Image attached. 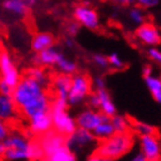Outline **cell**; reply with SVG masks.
I'll list each match as a JSON object with an SVG mask.
<instances>
[{"label":"cell","instance_id":"obj_1","mask_svg":"<svg viewBox=\"0 0 161 161\" xmlns=\"http://www.w3.org/2000/svg\"><path fill=\"white\" fill-rule=\"evenodd\" d=\"M12 97L19 112L28 120L39 113L51 112L52 99L46 87L27 75L14 86Z\"/></svg>","mask_w":161,"mask_h":161},{"label":"cell","instance_id":"obj_2","mask_svg":"<svg viewBox=\"0 0 161 161\" xmlns=\"http://www.w3.org/2000/svg\"><path fill=\"white\" fill-rule=\"evenodd\" d=\"M3 159L8 161L40 160L44 158V152L39 141H30L28 136L20 131H10V134L3 141Z\"/></svg>","mask_w":161,"mask_h":161},{"label":"cell","instance_id":"obj_3","mask_svg":"<svg viewBox=\"0 0 161 161\" xmlns=\"http://www.w3.org/2000/svg\"><path fill=\"white\" fill-rule=\"evenodd\" d=\"M134 146L132 135L127 132H115L111 137L100 141L94 154L98 155L100 160H118L128 154Z\"/></svg>","mask_w":161,"mask_h":161},{"label":"cell","instance_id":"obj_4","mask_svg":"<svg viewBox=\"0 0 161 161\" xmlns=\"http://www.w3.org/2000/svg\"><path fill=\"white\" fill-rule=\"evenodd\" d=\"M39 143L44 152V159L50 161H75L77 155L68 147L67 137L55 130L40 136Z\"/></svg>","mask_w":161,"mask_h":161},{"label":"cell","instance_id":"obj_5","mask_svg":"<svg viewBox=\"0 0 161 161\" xmlns=\"http://www.w3.org/2000/svg\"><path fill=\"white\" fill-rule=\"evenodd\" d=\"M98 139L93 132L86 129L76 128V130L67 136V145L76 155L93 154L97 148Z\"/></svg>","mask_w":161,"mask_h":161},{"label":"cell","instance_id":"obj_6","mask_svg":"<svg viewBox=\"0 0 161 161\" xmlns=\"http://www.w3.org/2000/svg\"><path fill=\"white\" fill-rule=\"evenodd\" d=\"M92 80L85 74L71 75V85L68 93V104L71 106H78L87 100L92 92Z\"/></svg>","mask_w":161,"mask_h":161},{"label":"cell","instance_id":"obj_7","mask_svg":"<svg viewBox=\"0 0 161 161\" xmlns=\"http://www.w3.org/2000/svg\"><path fill=\"white\" fill-rule=\"evenodd\" d=\"M87 101L90 107L96 108L109 118L116 114V106L112 99L111 94L106 90V87L94 89V92L90 94V97L87 98Z\"/></svg>","mask_w":161,"mask_h":161},{"label":"cell","instance_id":"obj_8","mask_svg":"<svg viewBox=\"0 0 161 161\" xmlns=\"http://www.w3.org/2000/svg\"><path fill=\"white\" fill-rule=\"evenodd\" d=\"M51 114H52V120H53V129L59 134L64 136H69L73 134L76 128V119L71 116L68 112V108H51Z\"/></svg>","mask_w":161,"mask_h":161},{"label":"cell","instance_id":"obj_9","mask_svg":"<svg viewBox=\"0 0 161 161\" xmlns=\"http://www.w3.org/2000/svg\"><path fill=\"white\" fill-rule=\"evenodd\" d=\"M20 70L13 57L7 51L0 52V80H5L12 86H15L21 80Z\"/></svg>","mask_w":161,"mask_h":161},{"label":"cell","instance_id":"obj_10","mask_svg":"<svg viewBox=\"0 0 161 161\" xmlns=\"http://www.w3.org/2000/svg\"><path fill=\"white\" fill-rule=\"evenodd\" d=\"M73 14L75 21H77L80 27L96 30L100 25V19L97 10L87 3H78L77 6H75Z\"/></svg>","mask_w":161,"mask_h":161},{"label":"cell","instance_id":"obj_11","mask_svg":"<svg viewBox=\"0 0 161 161\" xmlns=\"http://www.w3.org/2000/svg\"><path fill=\"white\" fill-rule=\"evenodd\" d=\"M135 36L139 43L146 46H158L161 43V32L157 25L153 23L144 22L143 24L138 25L137 30L135 32Z\"/></svg>","mask_w":161,"mask_h":161},{"label":"cell","instance_id":"obj_12","mask_svg":"<svg viewBox=\"0 0 161 161\" xmlns=\"http://www.w3.org/2000/svg\"><path fill=\"white\" fill-rule=\"evenodd\" d=\"M139 148L148 161H158L161 159V142L157 134L141 136Z\"/></svg>","mask_w":161,"mask_h":161},{"label":"cell","instance_id":"obj_13","mask_svg":"<svg viewBox=\"0 0 161 161\" xmlns=\"http://www.w3.org/2000/svg\"><path fill=\"white\" fill-rule=\"evenodd\" d=\"M28 129L32 136H43L53 129V120L51 112H44L29 119Z\"/></svg>","mask_w":161,"mask_h":161},{"label":"cell","instance_id":"obj_14","mask_svg":"<svg viewBox=\"0 0 161 161\" xmlns=\"http://www.w3.org/2000/svg\"><path fill=\"white\" fill-rule=\"evenodd\" d=\"M105 116L106 115L103 114L100 111H98L93 107H89L82 109L75 119H76V123H77L78 128L93 131L94 128L104 120Z\"/></svg>","mask_w":161,"mask_h":161},{"label":"cell","instance_id":"obj_15","mask_svg":"<svg viewBox=\"0 0 161 161\" xmlns=\"http://www.w3.org/2000/svg\"><path fill=\"white\" fill-rule=\"evenodd\" d=\"M17 112H19V108L12 94L0 93V119L9 123L16 119Z\"/></svg>","mask_w":161,"mask_h":161},{"label":"cell","instance_id":"obj_16","mask_svg":"<svg viewBox=\"0 0 161 161\" xmlns=\"http://www.w3.org/2000/svg\"><path fill=\"white\" fill-rule=\"evenodd\" d=\"M61 57H62V53L60 51L52 46L38 52L35 58V62L42 67H54L57 66L58 61Z\"/></svg>","mask_w":161,"mask_h":161},{"label":"cell","instance_id":"obj_17","mask_svg":"<svg viewBox=\"0 0 161 161\" xmlns=\"http://www.w3.org/2000/svg\"><path fill=\"white\" fill-rule=\"evenodd\" d=\"M71 85V75L60 73L52 80V90L55 97L67 99Z\"/></svg>","mask_w":161,"mask_h":161},{"label":"cell","instance_id":"obj_18","mask_svg":"<svg viewBox=\"0 0 161 161\" xmlns=\"http://www.w3.org/2000/svg\"><path fill=\"white\" fill-rule=\"evenodd\" d=\"M5 12L15 17H24L28 14V5L24 0H5L3 3Z\"/></svg>","mask_w":161,"mask_h":161},{"label":"cell","instance_id":"obj_19","mask_svg":"<svg viewBox=\"0 0 161 161\" xmlns=\"http://www.w3.org/2000/svg\"><path fill=\"white\" fill-rule=\"evenodd\" d=\"M54 37L48 32H38L31 39V48L38 53L54 45Z\"/></svg>","mask_w":161,"mask_h":161},{"label":"cell","instance_id":"obj_20","mask_svg":"<svg viewBox=\"0 0 161 161\" xmlns=\"http://www.w3.org/2000/svg\"><path fill=\"white\" fill-rule=\"evenodd\" d=\"M92 132H93V135L96 136V138H97L99 142L104 141L106 138L111 137L113 134H115L114 125L112 123L111 118L106 115L104 118V120L101 121L100 123L94 128V130L92 131Z\"/></svg>","mask_w":161,"mask_h":161},{"label":"cell","instance_id":"obj_21","mask_svg":"<svg viewBox=\"0 0 161 161\" xmlns=\"http://www.w3.org/2000/svg\"><path fill=\"white\" fill-rule=\"evenodd\" d=\"M145 78V84L147 90L150 91L152 98L157 103L161 104V77L154 76L152 74L150 76H146Z\"/></svg>","mask_w":161,"mask_h":161},{"label":"cell","instance_id":"obj_22","mask_svg":"<svg viewBox=\"0 0 161 161\" xmlns=\"http://www.w3.org/2000/svg\"><path fill=\"white\" fill-rule=\"evenodd\" d=\"M25 75L31 77L32 80H35L36 82H38L39 84H42V85H44L45 87L50 84V75L42 66H38L37 64V66L30 67L25 71Z\"/></svg>","mask_w":161,"mask_h":161},{"label":"cell","instance_id":"obj_23","mask_svg":"<svg viewBox=\"0 0 161 161\" xmlns=\"http://www.w3.org/2000/svg\"><path fill=\"white\" fill-rule=\"evenodd\" d=\"M55 67L59 70V73L67 74V75H74L76 73V70H77V64H76V62L70 60V59H68L67 57H64V54L59 59Z\"/></svg>","mask_w":161,"mask_h":161},{"label":"cell","instance_id":"obj_24","mask_svg":"<svg viewBox=\"0 0 161 161\" xmlns=\"http://www.w3.org/2000/svg\"><path fill=\"white\" fill-rule=\"evenodd\" d=\"M111 120L113 125H114L115 132H127L130 129V121L123 115H120L116 113L115 115L112 116Z\"/></svg>","mask_w":161,"mask_h":161},{"label":"cell","instance_id":"obj_25","mask_svg":"<svg viewBox=\"0 0 161 161\" xmlns=\"http://www.w3.org/2000/svg\"><path fill=\"white\" fill-rule=\"evenodd\" d=\"M129 19L134 24L136 25H141L145 22L146 16H145L144 10L142 9V7H134L129 10Z\"/></svg>","mask_w":161,"mask_h":161},{"label":"cell","instance_id":"obj_26","mask_svg":"<svg viewBox=\"0 0 161 161\" xmlns=\"http://www.w3.org/2000/svg\"><path fill=\"white\" fill-rule=\"evenodd\" d=\"M132 128H134V130L136 131L139 136L157 134L155 128L153 127V125H151V124L145 123V122H135V123L132 124Z\"/></svg>","mask_w":161,"mask_h":161},{"label":"cell","instance_id":"obj_27","mask_svg":"<svg viewBox=\"0 0 161 161\" xmlns=\"http://www.w3.org/2000/svg\"><path fill=\"white\" fill-rule=\"evenodd\" d=\"M108 64H109V67L116 69V70L124 68V61L121 59V57L118 53H112L108 55Z\"/></svg>","mask_w":161,"mask_h":161},{"label":"cell","instance_id":"obj_28","mask_svg":"<svg viewBox=\"0 0 161 161\" xmlns=\"http://www.w3.org/2000/svg\"><path fill=\"white\" fill-rule=\"evenodd\" d=\"M92 61L97 67L101 68V69H106V68L109 67L108 57H106L104 54H94L93 58H92Z\"/></svg>","mask_w":161,"mask_h":161},{"label":"cell","instance_id":"obj_29","mask_svg":"<svg viewBox=\"0 0 161 161\" xmlns=\"http://www.w3.org/2000/svg\"><path fill=\"white\" fill-rule=\"evenodd\" d=\"M147 55L152 61L161 66V51L154 46H151L147 51Z\"/></svg>","mask_w":161,"mask_h":161},{"label":"cell","instance_id":"obj_30","mask_svg":"<svg viewBox=\"0 0 161 161\" xmlns=\"http://www.w3.org/2000/svg\"><path fill=\"white\" fill-rule=\"evenodd\" d=\"M132 1L142 8H153L158 6L160 3V0H132Z\"/></svg>","mask_w":161,"mask_h":161},{"label":"cell","instance_id":"obj_31","mask_svg":"<svg viewBox=\"0 0 161 161\" xmlns=\"http://www.w3.org/2000/svg\"><path fill=\"white\" fill-rule=\"evenodd\" d=\"M10 134V127L8 122L0 119V141H5L6 137Z\"/></svg>","mask_w":161,"mask_h":161},{"label":"cell","instance_id":"obj_32","mask_svg":"<svg viewBox=\"0 0 161 161\" xmlns=\"http://www.w3.org/2000/svg\"><path fill=\"white\" fill-rule=\"evenodd\" d=\"M14 87L12 85H9L8 83H6L5 80H0V93L1 94H12Z\"/></svg>","mask_w":161,"mask_h":161},{"label":"cell","instance_id":"obj_33","mask_svg":"<svg viewBox=\"0 0 161 161\" xmlns=\"http://www.w3.org/2000/svg\"><path fill=\"white\" fill-rule=\"evenodd\" d=\"M80 24L78 23L77 21H74V22L69 23L68 24V27H67L68 34L70 35V36H75V35L80 31Z\"/></svg>","mask_w":161,"mask_h":161},{"label":"cell","instance_id":"obj_34","mask_svg":"<svg viewBox=\"0 0 161 161\" xmlns=\"http://www.w3.org/2000/svg\"><path fill=\"white\" fill-rule=\"evenodd\" d=\"M92 85H93L94 89H100V87H106L105 85V80L100 76H97L94 77L93 80H92Z\"/></svg>","mask_w":161,"mask_h":161},{"label":"cell","instance_id":"obj_35","mask_svg":"<svg viewBox=\"0 0 161 161\" xmlns=\"http://www.w3.org/2000/svg\"><path fill=\"white\" fill-rule=\"evenodd\" d=\"M131 160L132 161H147V159H146V157L144 155V153L142 151H139L138 153H136V154L131 158Z\"/></svg>","mask_w":161,"mask_h":161},{"label":"cell","instance_id":"obj_36","mask_svg":"<svg viewBox=\"0 0 161 161\" xmlns=\"http://www.w3.org/2000/svg\"><path fill=\"white\" fill-rule=\"evenodd\" d=\"M142 73H143V75H144V77L150 76V75L153 74V68H152V66H150V64H145L144 67H143Z\"/></svg>","mask_w":161,"mask_h":161},{"label":"cell","instance_id":"obj_37","mask_svg":"<svg viewBox=\"0 0 161 161\" xmlns=\"http://www.w3.org/2000/svg\"><path fill=\"white\" fill-rule=\"evenodd\" d=\"M3 153H5V144L3 141H0V158H3Z\"/></svg>","mask_w":161,"mask_h":161},{"label":"cell","instance_id":"obj_38","mask_svg":"<svg viewBox=\"0 0 161 161\" xmlns=\"http://www.w3.org/2000/svg\"><path fill=\"white\" fill-rule=\"evenodd\" d=\"M113 1L120 3V5H128V3H130L132 0H113Z\"/></svg>","mask_w":161,"mask_h":161},{"label":"cell","instance_id":"obj_39","mask_svg":"<svg viewBox=\"0 0 161 161\" xmlns=\"http://www.w3.org/2000/svg\"><path fill=\"white\" fill-rule=\"evenodd\" d=\"M24 1H25V3H27L29 6H32V5H36V3H37L39 0H24Z\"/></svg>","mask_w":161,"mask_h":161},{"label":"cell","instance_id":"obj_40","mask_svg":"<svg viewBox=\"0 0 161 161\" xmlns=\"http://www.w3.org/2000/svg\"><path fill=\"white\" fill-rule=\"evenodd\" d=\"M66 45H67L68 47H71L73 45H74V42H73L70 38H68V39L66 40Z\"/></svg>","mask_w":161,"mask_h":161},{"label":"cell","instance_id":"obj_41","mask_svg":"<svg viewBox=\"0 0 161 161\" xmlns=\"http://www.w3.org/2000/svg\"><path fill=\"white\" fill-rule=\"evenodd\" d=\"M0 31H1V27H0Z\"/></svg>","mask_w":161,"mask_h":161}]
</instances>
